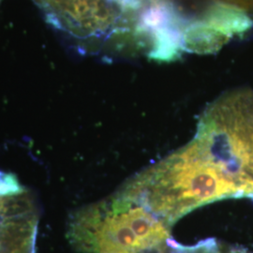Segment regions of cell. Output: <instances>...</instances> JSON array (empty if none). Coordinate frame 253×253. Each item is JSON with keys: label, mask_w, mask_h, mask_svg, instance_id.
<instances>
[{"label": "cell", "mask_w": 253, "mask_h": 253, "mask_svg": "<svg viewBox=\"0 0 253 253\" xmlns=\"http://www.w3.org/2000/svg\"><path fill=\"white\" fill-rule=\"evenodd\" d=\"M172 225L118 191L75 212L68 238L82 253H147L172 238Z\"/></svg>", "instance_id": "obj_2"}, {"label": "cell", "mask_w": 253, "mask_h": 253, "mask_svg": "<svg viewBox=\"0 0 253 253\" xmlns=\"http://www.w3.org/2000/svg\"><path fill=\"white\" fill-rule=\"evenodd\" d=\"M230 40L203 23H192L183 31L184 50L197 54L217 52Z\"/></svg>", "instance_id": "obj_5"}, {"label": "cell", "mask_w": 253, "mask_h": 253, "mask_svg": "<svg viewBox=\"0 0 253 253\" xmlns=\"http://www.w3.org/2000/svg\"><path fill=\"white\" fill-rule=\"evenodd\" d=\"M0 2H1V0H0Z\"/></svg>", "instance_id": "obj_8"}, {"label": "cell", "mask_w": 253, "mask_h": 253, "mask_svg": "<svg viewBox=\"0 0 253 253\" xmlns=\"http://www.w3.org/2000/svg\"><path fill=\"white\" fill-rule=\"evenodd\" d=\"M172 226L191 211L237 191L195 140L136 173L118 190Z\"/></svg>", "instance_id": "obj_1"}, {"label": "cell", "mask_w": 253, "mask_h": 253, "mask_svg": "<svg viewBox=\"0 0 253 253\" xmlns=\"http://www.w3.org/2000/svg\"><path fill=\"white\" fill-rule=\"evenodd\" d=\"M43 8L54 24L75 36L127 32L122 13L109 0H45Z\"/></svg>", "instance_id": "obj_4"}, {"label": "cell", "mask_w": 253, "mask_h": 253, "mask_svg": "<svg viewBox=\"0 0 253 253\" xmlns=\"http://www.w3.org/2000/svg\"><path fill=\"white\" fill-rule=\"evenodd\" d=\"M193 139L238 198L253 199V91H229L214 100L200 118Z\"/></svg>", "instance_id": "obj_3"}, {"label": "cell", "mask_w": 253, "mask_h": 253, "mask_svg": "<svg viewBox=\"0 0 253 253\" xmlns=\"http://www.w3.org/2000/svg\"><path fill=\"white\" fill-rule=\"evenodd\" d=\"M27 191L14 173L0 170V198L17 196Z\"/></svg>", "instance_id": "obj_7"}, {"label": "cell", "mask_w": 253, "mask_h": 253, "mask_svg": "<svg viewBox=\"0 0 253 253\" xmlns=\"http://www.w3.org/2000/svg\"><path fill=\"white\" fill-rule=\"evenodd\" d=\"M147 253H253L243 247L222 243L215 238L201 240L196 244L182 245L170 238L166 243Z\"/></svg>", "instance_id": "obj_6"}]
</instances>
